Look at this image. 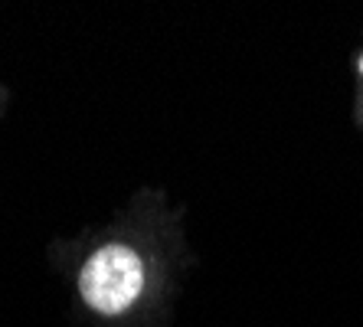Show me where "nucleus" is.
<instances>
[{"label": "nucleus", "instance_id": "1", "mask_svg": "<svg viewBox=\"0 0 363 327\" xmlns=\"http://www.w3.org/2000/svg\"><path fill=\"white\" fill-rule=\"evenodd\" d=\"M144 288V265L128 245H101L85 262L79 292L85 304L101 314H121Z\"/></svg>", "mask_w": 363, "mask_h": 327}, {"label": "nucleus", "instance_id": "2", "mask_svg": "<svg viewBox=\"0 0 363 327\" xmlns=\"http://www.w3.org/2000/svg\"><path fill=\"white\" fill-rule=\"evenodd\" d=\"M360 72H363V59H360Z\"/></svg>", "mask_w": 363, "mask_h": 327}]
</instances>
